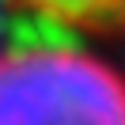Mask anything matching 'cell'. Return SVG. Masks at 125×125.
Masks as SVG:
<instances>
[{"label": "cell", "mask_w": 125, "mask_h": 125, "mask_svg": "<svg viewBox=\"0 0 125 125\" xmlns=\"http://www.w3.org/2000/svg\"><path fill=\"white\" fill-rule=\"evenodd\" d=\"M0 49H4V46H0Z\"/></svg>", "instance_id": "obj_3"}, {"label": "cell", "mask_w": 125, "mask_h": 125, "mask_svg": "<svg viewBox=\"0 0 125 125\" xmlns=\"http://www.w3.org/2000/svg\"><path fill=\"white\" fill-rule=\"evenodd\" d=\"M0 125H125V76L72 34L4 46Z\"/></svg>", "instance_id": "obj_1"}, {"label": "cell", "mask_w": 125, "mask_h": 125, "mask_svg": "<svg viewBox=\"0 0 125 125\" xmlns=\"http://www.w3.org/2000/svg\"><path fill=\"white\" fill-rule=\"evenodd\" d=\"M11 4L46 31L72 38L125 31V0H11Z\"/></svg>", "instance_id": "obj_2"}]
</instances>
